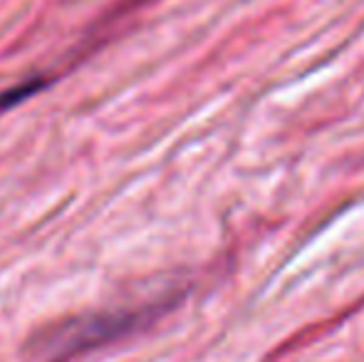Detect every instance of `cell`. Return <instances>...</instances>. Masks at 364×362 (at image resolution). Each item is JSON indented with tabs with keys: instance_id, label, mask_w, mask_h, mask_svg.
<instances>
[{
	"instance_id": "obj_1",
	"label": "cell",
	"mask_w": 364,
	"mask_h": 362,
	"mask_svg": "<svg viewBox=\"0 0 364 362\" xmlns=\"http://www.w3.org/2000/svg\"><path fill=\"white\" fill-rule=\"evenodd\" d=\"M141 313H100L95 318H82L77 323H68L65 328H60L58 335L48 338L45 348L50 350V358H73L77 353L95 348V345L105 343L107 338H117V335L132 330L139 323Z\"/></svg>"
}]
</instances>
